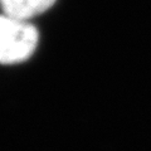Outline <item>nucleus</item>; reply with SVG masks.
I'll return each mask as SVG.
<instances>
[{
    "label": "nucleus",
    "instance_id": "1",
    "mask_svg": "<svg viewBox=\"0 0 151 151\" xmlns=\"http://www.w3.org/2000/svg\"><path fill=\"white\" fill-rule=\"evenodd\" d=\"M39 34L28 20L0 13V64H18L35 52Z\"/></svg>",
    "mask_w": 151,
    "mask_h": 151
},
{
    "label": "nucleus",
    "instance_id": "2",
    "mask_svg": "<svg viewBox=\"0 0 151 151\" xmlns=\"http://www.w3.org/2000/svg\"><path fill=\"white\" fill-rule=\"evenodd\" d=\"M57 0H0L1 13L10 17L30 22L39 14L53 6Z\"/></svg>",
    "mask_w": 151,
    "mask_h": 151
}]
</instances>
